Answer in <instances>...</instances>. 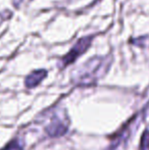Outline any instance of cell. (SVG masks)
Returning <instances> with one entry per match:
<instances>
[{"mask_svg": "<svg viewBox=\"0 0 149 150\" xmlns=\"http://www.w3.org/2000/svg\"><path fill=\"white\" fill-rule=\"evenodd\" d=\"M109 65L105 57H93L81 67L77 75V81L82 85H89L98 80Z\"/></svg>", "mask_w": 149, "mask_h": 150, "instance_id": "obj_1", "label": "cell"}, {"mask_svg": "<svg viewBox=\"0 0 149 150\" xmlns=\"http://www.w3.org/2000/svg\"><path fill=\"white\" fill-rule=\"evenodd\" d=\"M91 42H92V37H85L80 39L74 45V47L71 49V51L64 57V59H62V65L66 67V65L74 62L82 53H84L89 48Z\"/></svg>", "mask_w": 149, "mask_h": 150, "instance_id": "obj_2", "label": "cell"}, {"mask_svg": "<svg viewBox=\"0 0 149 150\" xmlns=\"http://www.w3.org/2000/svg\"><path fill=\"white\" fill-rule=\"evenodd\" d=\"M46 71L44 69H41V71H33L32 74L27 77L26 79V86L28 88H34L36 87L38 84L46 77Z\"/></svg>", "mask_w": 149, "mask_h": 150, "instance_id": "obj_3", "label": "cell"}, {"mask_svg": "<svg viewBox=\"0 0 149 150\" xmlns=\"http://www.w3.org/2000/svg\"><path fill=\"white\" fill-rule=\"evenodd\" d=\"M4 150H23V149H22V146H20L16 141H13V142L10 143Z\"/></svg>", "mask_w": 149, "mask_h": 150, "instance_id": "obj_4", "label": "cell"}]
</instances>
